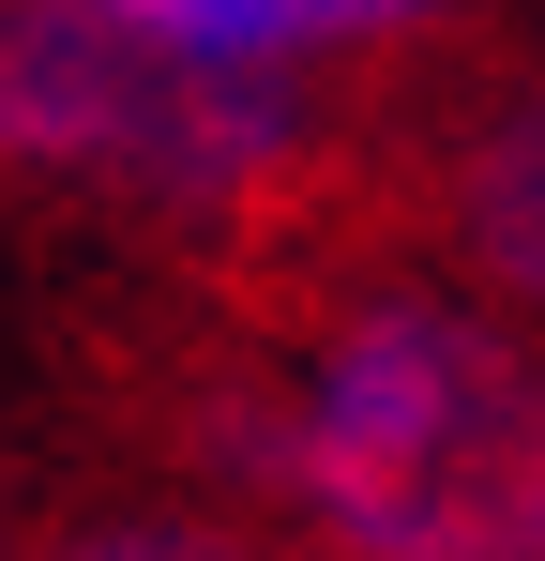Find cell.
Segmentation results:
<instances>
[{
    "label": "cell",
    "mask_w": 545,
    "mask_h": 561,
    "mask_svg": "<svg viewBox=\"0 0 545 561\" xmlns=\"http://www.w3.org/2000/svg\"><path fill=\"white\" fill-rule=\"evenodd\" d=\"M61 561H243L228 531H197V516H137V531H77Z\"/></svg>",
    "instance_id": "cell-5"
},
{
    "label": "cell",
    "mask_w": 545,
    "mask_h": 561,
    "mask_svg": "<svg viewBox=\"0 0 545 561\" xmlns=\"http://www.w3.org/2000/svg\"><path fill=\"white\" fill-rule=\"evenodd\" d=\"M318 77H212L91 0H0V168L137 213H258L318 152Z\"/></svg>",
    "instance_id": "cell-2"
},
{
    "label": "cell",
    "mask_w": 545,
    "mask_h": 561,
    "mask_svg": "<svg viewBox=\"0 0 545 561\" xmlns=\"http://www.w3.org/2000/svg\"><path fill=\"white\" fill-rule=\"evenodd\" d=\"M454 243H469V274H500L531 304V274H545V122L515 92L485 106L469 152H454Z\"/></svg>",
    "instance_id": "cell-4"
},
{
    "label": "cell",
    "mask_w": 545,
    "mask_h": 561,
    "mask_svg": "<svg viewBox=\"0 0 545 561\" xmlns=\"http://www.w3.org/2000/svg\"><path fill=\"white\" fill-rule=\"evenodd\" d=\"M318 561H545V379L469 288H363L228 425Z\"/></svg>",
    "instance_id": "cell-1"
},
{
    "label": "cell",
    "mask_w": 545,
    "mask_h": 561,
    "mask_svg": "<svg viewBox=\"0 0 545 561\" xmlns=\"http://www.w3.org/2000/svg\"><path fill=\"white\" fill-rule=\"evenodd\" d=\"M121 15L137 46L167 61H212V77H334V61H379V46H425L469 0H91Z\"/></svg>",
    "instance_id": "cell-3"
}]
</instances>
